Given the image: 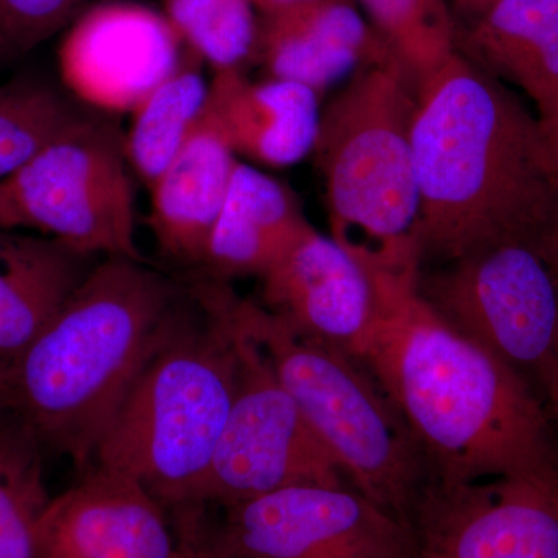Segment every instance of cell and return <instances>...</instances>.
I'll return each mask as SVG.
<instances>
[{
  "label": "cell",
  "instance_id": "6da1fadb",
  "mask_svg": "<svg viewBox=\"0 0 558 558\" xmlns=\"http://www.w3.org/2000/svg\"><path fill=\"white\" fill-rule=\"evenodd\" d=\"M366 270L374 322L360 362L409 427L432 483L558 475L556 427L534 388L429 307L421 270Z\"/></svg>",
  "mask_w": 558,
  "mask_h": 558
},
{
  "label": "cell",
  "instance_id": "7a4b0ae2",
  "mask_svg": "<svg viewBox=\"0 0 558 558\" xmlns=\"http://www.w3.org/2000/svg\"><path fill=\"white\" fill-rule=\"evenodd\" d=\"M413 153L422 267L532 241L558 205L537 116L461 51L417 84Z\"/></svg>",
  "mask_w": 558,
  "mask_h": 558
},
{
  "label": "cell",
  "instance_id": "3957f363",
  "mask_svg": "<svg viewBox=\"0 0 558 558\" xmlns=\"http://www.w3.org/2000/svg\"><path fill=\"white\" fill-rule=\"evenodd\" d=\"M189 284L146 260L101 258L31 347L10 363L9 411L44 450L80 470L140 374L189 307Z\"/></svg>",
  "mask_w": 558,
  "mask_h": 558
},
{
  "label": "cell",
  "instance_id": "277c9868",
  "mask_svg": "<svg viewBox=\"0 0 558 558\" xmlns=\"http://www.w3.org/2000/svg\"><path fill=\"white\" fill-rule=\"evenodd\" d=\"M189 288V307L140 374L94 459L137 481L168 512L204 505L238 381L220 281L194 278Z\"/></svg>",
  "mask_w": 558,
  "mask_h": 558
},
{
  "label": "cell",
  "instance_id": "5b68a950",
  "mask_svg": "<svg viewBox=\"0 0 558 558\" xmlns=\"http://www.w3.org/2000/svg\"><path fill=\"white\" fill-rule=\"evenodd\" d=\"M416 106V81L396 57L360 70L322 106L312 157L325 183L329 236L368 269H422Z\"/></svg>",
  "mask_w": 558,
  "mask_h": 558
},
{
  "label": "cell",
  "instance_id": "8992f818",
  "mask_svg": "<svg viewBox=\"0 0 558 558\" xmlns=\"http://www.w3.org/2000/svg\"><path fill=\"white\" fill-rule=\"evenodd\" d=\"M230 306L339 462L349 486L411 524L432 475L409 427L368 368L340 349L293 332L256 299L231 290Z\"/></svg>",
  "mask_w": 558,
  "mask_h": 558
},
{
  "label": "cell",
  "instance_id": "52a82bcc",
  "mask_svg": "<svg viewBox=\"0 0 558 558\" xmlns=\"http://www.w3.org/2000/svg\"><path fill=\"white\" fill-rule=\"evenodd\" d=\"M418 292L450 328L520 374L545 403L558 368V282L532 241L422 269Z\"/></svg>",
  "mask_w": 558,
  "mask_h": 558
},
{
  "label": "cell",
  "instance_id": "ba28073f",
  "mask_svg": "<svg viewBox=\"0 0 558 558\" xmlns=\"http://www.w3.org/2000/svg\"><path fill=\"white\" fill-rule=\"evenodd\" d=\"M94 112L3 180L17 230L38 231L90 258L143 259L123 135Z\"/></svg>",
  "mask_w": 558,
  "mask_h": 558
},
{
  "label": "cell",
  "instance_id": "9c48e42d",
  "mask_svg": "<svg viewBox=\"0 0 558 558\" xmlns=\"http://www.w3.org/2000/svg\"><path fill=\"white\" fill-rule=\"evenodd\" d=\"M230 293L229 282H220L236 344V391L202 501L226 509L282 488L344 486L339 462L315 435L263 349L234 318Z\"/></svg>",
  "mask_w": 558,
  "mask_h": 558
},
{
  "label": "cell",
  "instance_id": "30bf717a",
  "mask_svg": "<svg viewBox=\"0 0 558 558\" xmlns=\"http://www.w3.org/2000/svg\"><path fill=\"white\" fill-rule=\"evenodd\" d=\"M216 537L229 558H414L407 521L354 487L296 486L226 508Z\"/></svg>",
  "mask_w": 558,
  "mask_h": 558
},
{
  "label": "cell",
  "instance_id": "8fae6325",
  "mask_svg": "<svg viewBox=\"0 0 558 558\" xmlns=\"http://www.w3.org/2000/svg\"><path fill=\"white\" fill-rule=\"evenodd\" d=\"M414 558H558V475L429 483Z\"/></svg>",
  "mask_w": 558,
  "mask_h": 558
},
{
  "label": "cell",
  "instance_id": "7c38bea8",
  "mask_svg": "<svg viewBox=\"0 0 558 558\" xmlns=\"http://www.w3.org/2000/svg\"><path fill=\"white\" fill-rule=\"evenodd\" d=\"M183 43L161 11L131 0H100L65 28L58 68L84 108L128 113L179 69Z\"/></svg>",
  "mask_w": 558,
  "mask_h": 558
},
{
  "label": "cell",
  "instance_id": "4fadbf2b",
  "mask_svg": "<svg viewBox=\"0 0 558 558\" xmlns=\"http://www.w3.org/2000/svg\"><path fill=\"white\" fill-rule=\"evenodd\" d=\"M259 301L293 332L360 360L374 322L366 267L314 226L259 278Z\"/></svg>",
  "mask_w": 558,
  "mask_h": 558
},
{
  "label": "cell",
  "instance_id": "5bb4252c",
  "mask_svg": "<svg viewBox=\"0 0 558 558\" xmlns=\"http://www.w3.org/2000/svg\"><path fill=\"white\" fill-rule=\"evenodd\" d=\"M174 550L170 512L137 481L92 465L50 499L33 558H172Z\"/></svg>",
  "mask_w": 558,
  "mask_h": 558
},
{
  "label": "cell",
  "instance_id": "9a60e30c",
  "mask_svg": "<svg viewBox=\"0 0 558 558\" xmlns=\"http://www.w3.org/2000/svg\"><path fill=\"white\" fill-rule=\"evenodd\" d=\"M392 57L355 0H319L259 14L253 64L267 78L303 84L323 98L360 70Z\"/></svg>",
  "mask_w": 558,
  "mask_h": 558
},
{
  "label": "cell",
  "instance_id": "2e32d148",
  "mask_svg": "<svg viewBox=\"0 0 558 558\" xmlns=\"http://www.w3.org/2000/svg\"><path fill=\"white\" fill-rule=\"evenodd\" d=\"M322 101L293 81L252 80L242 70L213 73L208 109L238 159L288 168L312 156Z\"/></svg>",
  "mask_w": 558,
  "mask_h": 558
},
{
  "label": "cell",
  "instance_id": "e0dca14e",
  "mask_svg": "<svg viewBox=\"0 0 558 558\" xmlns=\"http://www.w3.org/2000/svg\"><path fill=\"white\" fill-rule=\"evenodd\" d=\"M238 163L207 109L199 128L149 186V227L167 258L199 269Z\"/></svg>",
  "mask_w": 558,
  "mask_h": 558
},
{
  "label": "cell",
  "instance_id": "ac0fdd59",
  "mask_svg": "<svg viewBox=\"0 0 558 558\" xmlns=\"http://www.w3.org/2000/svg\"><path fill=\"white\" fill-rule=\"evenodd\" d=\"M307 226L311 222L288 185L240 160L199 269L204 277L223 282L259 279Z\"/></svg>",
  "mask_w": 558,
  "mask_h": 558
},
{
  "label": "cell",
  "instance_id": "d6986e66",
  "mask_svg": "<svg viewBox=\"0 0 558 558\" xmlns=\"http://www.w3.org/2000/svg\"><path fill=\"white\" fill-rule=\"evenodd\" d=\"M97 258L44 234L0 231V362L10 366L89 275Z\"/></svg>",
  "mask_w": 558,
  "mask_h": 558
},
{
  "label": "cell",
  "instance_id": "ffe728a7",
  "mask_svg": "<svg viewBox=\"0 0 558 558\" xmlns=\"http://www.w3.org/2000/svg\"><path fill=\"white\" fill-rule=\"evenodd\" d=\"M457 50L543 109L558 97V0H501L457 28Z\"/></svg>",
  "mask_w": 558,
  "mask_h": 558
},
{
  "label": "cell",
  "instance_id": "44dd1931",
  "mask_svg": "<svg viewBox=\"0 0 558 558\" xmlns=\"http://www.w3.org/2000/svg\"><path fill=\"white\" fill-rule=\"evenodd\" d=\"M201 64L189 51L179 69L131 110L130 126L123 135L124 156L148 189L207 113L211 80H205Z\"/></svg>",
  "mask_w": 558,
  "mask_h": 558
},
{
  "label": "cell",
  "instance_id": "7402d4cb",
  "mask_svg": "<svg viewBox=\"0 0 558 558\" xmlns=\"http://www.w3.org/2000/svg\"><path fill=\"white\" fill-rule=\"evenodd\" d=\"M92 113L94 110L43 81L17 80L0 87V182Z\"/></svg>",
  "mask_w": 558,
  "mask_h": 558
},
{
  "label": "cell",
  "instance_id": "603a6c76",
  "mask_svg": "<svg viewBox=\"0 0 558 558\" xmlns=\"http://www.w3.org/2000/svg\"><path fill=\"white\" fill-rule=\"evenodd\" d=\"M38 439L0 421V558L35 557L36 527L50 502Z\"/></svg>",
  "mask_w": 558,
  "mask_h": 558
},
{
  "label": "cell",
  "instance_id": "cb8c5ba5",
  "mask_svg": "<svg viewBox=\"0 0 558 558\" xmlns=\"http://www.w3.org/2000/svg\"><path fill=\"white\" fill-rule=\"evenodd\" d=\"M185 49L213 72L242 70L253 62L259 13L250 0H161Z\"/></svg>",
  "mask_w": 558,
  "mask_h": 558
},
{
  "label": "cell",
  "instance_id": "d4e9b609",
  "mask_svg": "<svg viewBox=\"0 0 558 558\" xmlns=\"http://www.w3.org/2000/svg\"><path fill=\"white\" fill-rule=\"evenodd\" d=\"M416 84L457 51V22L447 0H357Z\"/></svg>",
  "mask_w": 558,
  "mask_h": 558
},
{
  "label": "cell",
  "instance_id": "484cf974",
  "mask_svg": "<svg viewBox=\"0 0 558 558\" xmlns=\"http://www.w3.org/2000/svg\"><path fill=\"white\" fill-rule=\"evenodd\" d=\"M90 5V0H0V46L27 53L65 31Z\"/></svg>",
  "mask_w": 558,
  "mask_h": 558
},
{
  "label": "cell",
  "instance_id": "4316f807",
  "mask_svg": "<svg viewBox=\"0 0 558 558\" xmlns=\"http://www.w3.org/2000/svg\"><path fill=\"white\" fill-rule=\"evenodd\" d=\"M207 505L171 510L175 534L172 558H229L216 537V524L208 519Z\"/></svg>",
  "mask_w": 558,
  "mask_h": 558
},
{
  "label": "cell",
  "instance_id": "83f0119b",
  "mask_svg": "<svg viewBox=\"0 0 558 558\" xmlns=\"http://www.w3.org/2000/svg\"><path fill=\"white\" fill-rule=\"evenodd\" d=\"M532 242L543 259L548 263L549 269L553 270L558 282V205Z\"/></svg>",
  "mask_w": 558,
  "mask_h": 558
},
{
  "label": "cell",
  "instance_id": "f1b7e54d",
  "mask_svg": "<svg viewBox=\"0 0 558 558\" xmlns=\"http://www.w3.org/2000/svg\"><path fill=\"white\" fill-rule=\"evenodd\" d=\"M537 119L550 163L558 175V97L545 108L537 110Z\"/></svg>",
  "mask_w": 558,
  "mask_h": 558
},
{
  "label": "cell",
  "instance_id": "f546056e",
  "mask_svg": "<svg viewBox=\"0 0 558 558\" xmlns=\"http://www.w3.org/2000/svg\"><path fill=\"white\" fill-rule=\"evenodd\" d=\"M498 2L501 0H447L453 20L457 22V28L475 21Z\"/></svg>",
  "mask_w": 558,
  "mask_h": 558
},
{
  "label": "cell",
  "instance_id": "4dcf8cb0",
  "mask_svg": "<svg viewBox=\"0 0 558 558\" xmlns=\"http://www.w3.org/2000/svg\"><path fill=\"white\" fill-rule=\"evenodd\" d=\"M250 2L253 3L260 16H266V14L281 13V11L296 9V7L319 2V0H250Z\"/></svg>",
  "mask_w": 558,
  "mask_h": 558
},
{
  "label": "cell",
  "instance_id": "1f68e13d",
  "mask_svg": "<svg viewBox=\"0 0 558 558\" xmlns=\"http://www.w3.org/2000/svg\"><path fill=\"white\" fill-rule=\"evenodd\" d=\"M2 230H17V227L10 211L5 190H3L2 182H0V231Z\"/></svg>",
  "mask_w": 558,
  "mask_h": 558
},
{
  "label": "cell",
  "instance_id": "d6a6232c",
  "mask_svg": "<svg viewBox=\"0 0 558 558\" xmlns=\"http://www.w3.org/2000/svg\"><path fill=\"white\" fill-rule=\"evenodd\" d=\"M545 407L546 410H548L554 427L558 429V368L556 379L553 381V387L549 388L548 395H546Z\"/></svg>",
  "mask_w": 558,
  "mask_h": 558
},
{
  "label": "cell",
  "instance_id": "836d02e7",
  "mask_svg": "<svg viewBox=\"0 0 558 558\" xmlns=\"http://www.w3.org/2000/svg\"><path fill=\"white\" fill-rule=\"evenodd\" d=\"M5 411H9V365L0 362V421Z\"/></svg>",
  "mask_w": 558,
  "mask_h": 558
}]
</instances>
